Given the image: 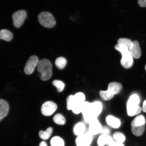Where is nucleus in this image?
I'll return each mask as SVG.
<instances>
[{
    "label": "nucleus",
    "mask_w": 146,
    "mask_h": 146,
    "mask_svg": "<svg viewBox=\"0 0 146 146\" xmlns=\"http://www.w3.org/2000/svg\"><path fill=\"white\" fill-rule=\"evenodd\" d=\"M103 109V105L101 102L96 101L90 103L85 102L82 107L81 113L84 120L89 123L94 120L98 119Z\"/></svg>",
    "instance_id": "nucleus-1"
},
{
    "label": "nucleus",
    "mask_w": 146,
    "mask_h": 146,
    "mask_svg": "<svg viewBox=\"0 0 146 146\" xmlns=\"http://www.w3.org/2000/svg\"><path fill=\"white\" fill-rule=\"evenodd\" d=\"M85 100V96L83 93L78 92L74 95H70L66 99L67 110H72L74 114H79L81 112Z\"/></svg>",
    "instance_id": "nucleus-2"
},
{
    "label": "nucleus",
    "mask_w": 146,
    "mask_h": 146,
    "mask_svg": "<svg viewBox=\"0 0 146 146\" xmlns=\"http://www.w3.org/2000/svg\"><path fill=\"white\" fill-rule=\"evenodd\" d=\"M52 64L48 60L43 59L39 61L37 65V69L41 74L40 78L42 81H47L52 77Z\"/></svg>",
    "instance_id": "nucleus-3"
},
{
    "label": "nucleus",
    "mask_w": 146,
    "mask_h": 146,
    "mask_svg": "<svg viewBox=\"0 0 146 146\" xmlns=\"http://www.w3.org/2000/svg\"><path fill=\"white\" fill-rule=\"evenodd\" d=\"M115 48L121 54L120 63L122 66L125 69L131 68L133 66L134 61L132 55L127 47L123 45L117 44L115 46Z\"/></svg>",
    "instance_id": "nucleus-4"
},
{
    "label": "nucleus",
    "mask_w": 146,
    "mask_h": 146,
    "mask_svg": "<svg viewBox=\"0 0 146 146\" xmlns=\"http://www.w3.org/2000/svg\"><path fill=\"white\" fill-rule=\"evenodd\" d=\"M140 102L139 97L138 95L133 94L129 97L127 103V111L129 116H133L140 113L142 108L139 105Z\"/></svg>",
    "instance_id": "nucleus-5"
},
{
    "label": "nucleus",
    "mask_w": 146,
    "mask_h": 146,
    "mask_svg": "<svg viewBox=\"0 0 146 146\" xmlns=\"http://www.w3.org/2000/svg\"><path fill=\"white\" fill-rule=\"evenodd\" d=\"M122 88L123 87L121 83L116 82H111L109 84L107 90L100 91V96L104 100H109L112 99L115 95L118 94Z\"/></svg>",
    "instance_id": "nucleus-6"
},
{
    "label": "nucleus",
    "mask_w": 146,
    "mask_h": 146,
    "mask_svg": "<svg viewBox=\"0 0 146 146\" xmlns=\"http://www.w3.org/2000/svg\"><path fill=\"white\" fill-rule=\"evenodd\" d=\"M145 119L143 115L137 116L131 123V131L133 134L136 136L142 135L145 130Z\"/></svg>",
    "instance_id": "nucleus-7"
},
{
    "label": "nucleus",
    "mask_w": 146,
    "mask_h": 146,
    "mask_svg": "<svg viewBox=\"0 0 146 146\" xmlns=\"http://www.w3.org/2000/svg\"><path fill=\"white\" fill-rule=\"evenodd\" d=\"M38 18L40 23L46 28H52L55 26V19L52 15L50 12H42L39 14Z\"/></svg>",
    "instance_id": "nucleus-8"
},
{
    "label": "nucleus",
    "mask_w": 146,
    "mask_h": 146,
    "mask_svg": "<svg viewBox=\"0 0 146 146\" xmlns=\"http://www.w3.org/2000/svg\"><path fill=\"white\" fill-rule=\"evenodd\" d=\"M27 12L24 10L17 11L12 15L13 24L16 28H18L23 25L27 17Z\"/></svg>",
    "instance_id": "nucleus-9"
},
{
    "label": "nucleus",
    "mask_w": 146,
    "mask_h": 146,
    "mask_svg": "<svg viewBox=\"0 0 146 146\" xmlns=\"http://www.w3.org/2000/svg\"><path fill=\"white\" fill-rule=\"evenodd\" d=\"M57 109V106L55 103L52 101H47L42 105L41 112L43 115L49 116L53 114Z\"/></svg>",
    "instance_id": "nucleus-10"
},
{
    "label": "nucleus",
    "mask_w": 146,
    "mask_h": 146,
    "mask_svg": "<svg viewBox=\"0 0 146 146\" xmlns=\"http://www.w3.org/2000/svg\"><path fill=\"white\" fill-rule=\"evenodd\" d=\"M93 140V137L89 133H85L77 136L75 140L76 146H90Z\"/></svg>",
    "instance_id": "nucleus-11"
},
{
    "label": "nucleus",
    "mask_w": 146,
    "mask_h": 146,
    "mask_svg": "<svg viewBox=\"0 0 146 146\" xmlns=\"http://www.w3.org/2000/svg\"><path fill=\"white\" fill-rule=\"evenodd\" d=\"M39 61V59L37 56L35 55L31 56L25 67L24 72L25 74L27 75L32 74Z\"/></svg>",
    "instance_id": "nucleus-12"
},
{
    "label": "nucleus",
    "mask_w": 146,
    "mask_h": 146,
    "mask_svg": "<svg viewBox=\"0 0 146 146\" xmlns=\"http://www.w3.org/2000/svg\"><path fill=\"white\" fill-rule=\"evenodd\" d=\"M102 127L101 124L96 119L89 123V133L92 136L96 135L101 133Z\"/></svg>",
    "instance_id": "nucleus-13"
},
{
    "label": "nucleus",
    "mask_w": 146,
    "mask_h": 146,
    "mask_svg": "<svg viewBox=\"0 0 146 146\" xmlns=\"http://www.w3.org/2000/svg\"><path fill=\"white\" fill-rule=\"evenodd\" d=\"M129 50L132 54L133 58L135 59H138L141 56V48H140L139 43L137 41H134L132 42Z\"/></svg>",
    "instance_id": "nucleus-14"
},
{
    "label": "nucleus",
    "mask_w": 146,
    "mask_h": 146,
    "mask_svg": "<svg viewBox=\"0 0 146 146\" xmlns=\"http://www.w3.org/2000/svg\"><path fill=\"white\" fill-rule=\"evenodd\" d=\"M114 141L113 137L110 135H101L98 137L97 142L98 146H109Z\"/></svg>",
    "instance_id": "nucleus-15"
},
{
    "label": "nucleus",
    "mask_w": 146,
    "mask_h": 146,
    "mask_svg": "<svg viewBox=\"0 0 146 146\" xmlns=\"http://www.w3.org/2000/svg\"><path fill=\"white\" fill-rule=\"evenodd\" d=\"M9 110L8 103L5 100L0 99V121L8 115Z\"/></svg>",
    "instance_id": "nucleus-16"
},
{
    "label": "nucleus",
    "mask_w": 146,
    "mask_h": 146,
    "mask_svg": "<svg viewBox=\"0 0 146 146\" xmlns=\"http://www.w3.org/2000/svg\"><path fill=\"white\" fill-rule=\"evenodd\" d=\"M106 120L108 125L112 128L118 129L121 125V121L120 119L111 115L108 116Z\"/></svg>",
    "instance_id": "nucleus-17"
},
{
    "label": "nucleus",
    "mask_w": 146,
    "mask_h": 146,
    "mask_svg": "<svg viewBox=\"0 0 146 146\" xmlns=\"http://www.w3.org/2000/svg\"><path fill=\"white\" fill-rule=\"evenodd\" d=\"M86 129L85 124L82 122H79L74 126L73 132L76 136H78L84 134Z\"/></svg>",
    "instance_id": "nucleus-18"
},
{
    "label": "nucleus",
    "mask_w": 146,
    "mask_h": 146,
    "mask_svg": "<svg viewBox=\"0 0 146 146\" xmlns=\"http://www.w3.org/2000/svg\"><path fill=\"white\" fill-rule=\"evenodd\" d=\"M13 38V34L10 31L3 29L0 30V39L9 42Z\"/></svg>",
    "instance_id": "nucleus-19"
},
{
    "label": "nucleus",
    "mask_w": 146,
    "mask_h": 146,
    "mask_svg": "<svg viewBox=\"0 0 146 146\" xmlns=\"http://www.w3.org/2000/svg\"><path fill=\"white\" fill-rule=\"evenodd\" d=\"M50 145L51 146H65V143L63 138L56 136L51 139Z\"/></svg>",
    "instance_id": "nucleus-20"
},
{
    "label": "nucleus",
    "mask_w": 146,
    "mask_h": 146,
    "mask_svg": "<svg viewBox=\"0 0 146 146\" xmlns=\"http://www.w3.org/2000/svg\"><path fill=\"white\" fill-rule=\"evenodd\" d=\"M53 132V129L52 127H49L46 131H39V134L40 138L44 140L48 139L50 137Z\"/></svg>",
    "instance_id": "nucleus-21"
},
{
    "label": "nucleus",
    "mask_w": 146,
    "mask_h": 146,
    "mask_svg": "<svg viewBox=\"0 0 146 146\" xmlns=\"http://www.w3.org/2000/svg\"><path fill=\"white\" fill-rule=\"evenodd\" d=\"M67 63L66 59L63 57H59L57 58L55 62L56 67L61 70L65 68Z\"/></svg>",
    "instance_id": "nucleus-22"
},
{
    "label": "nucleus",
    "mask_w": 146,
    "mask_h": 146,
    "mask_svg": "<svg viewBox=\"0 0 146 146\" xmlns=\"http://www.w3.org/2000/svg\"><path fill=\"white\" fill-rule=\"evenodd\" d=\"M53 121L54 123L59 125H64L66 123L65 118L62 115L57 114L53 117Z\"/></svg>",
    "instance_id": "nucleus-23"
},
{
    "label": "nucleus",
    "mask_w": 146,
    "mask_h": 146,
    "mask_svg": "<svg viewBox=\"0 0 146 146\" xmlns=\"http://www.w3.org/2000/svg\"><path fill=\"white\" fill-rule=\"evenodd\" d=\"M113 138L115 141L123 143L125 140V137L123 133L119 132H116L113 134Z\"/></svg>",
    "instance_id": "nucleus-24"
},
{
    "label": "nucleus",
    "mask_w": 146,
    "mask_h": 146,
    "mask_svg": "<svg viewBox=\"0 0 146 146\" xmlns=\"http://www.w3.org/2000/svg\"><path fill=\"white\" fill-rule=\"evenodd\" d=\"M52 84L57 88V91L59 92L62 91L64 88L65 84L62 81L59 80H54L52 82Z\"/></svg>",
    "instance_id": "nucleus-25"
},
{
    "label": "nucleus",
    "mask_w": 146,
    "mask_h": 146,
    "mask_svg": "<svg viewBox=\"0 0 146 146\" xmlns=\"http://www.w3.org/2000/svg\"><path fill=\"white\" fill-rule=\"evenodd\" d=\"M118 44L123 45L127 47L129 49L132 44V42L131 40L125 38H121L118 39Z\"/></svg>",
    "instance_id": "nucleus-26"
},
{
    "label": "nucleus",
    "mask_w": 146,
    "mask_h": 146,
    "mask_svg": "<svg viewBox=\"0 0 146 146\" xmlns=\"http://www.w3.org/2000/svg\"><path fill=\"white\" fill-rule=\"evenodd\" d=\"M111 131L109 128L106 127H102V129L100 134L101 135H109Z\"/></svg>",
    "instance_id": "nucleus-27"
},
{
    "label": "nucleus",
    "mask_w": 146,
    "mask_h": 146,
    "mask_svg": "<svg viewBox=\"0 0 146 146\" xmlns=\"http://www.w3.org/2000/svg\"><path fill=\"white\" fill-rule=\"evenodd\" d=\"M138 3L140 7H146V0H138Z\"/></svg>",
    "instance_id": "nucleus-28"
},
{
    "label": "nucleus",
    "mask_w": 146,
    "mask_h": 146,
    "mask_svg": "<svg viewBox=\"0 0 146 146\" xmlns=\"http://www.w3.org/2000/svg\"><path fill=\"white\" fill-rule=\"evenodd\" d=\"M109 146H125L123 143L114 141Z\"/></svg>",
    "instance_id": "nucleus-29"
},
{
    "label": "nucleus",
    "mask_w": 146,
    "mask_h": 146,
    "mask_svg": "<svg viewBox=\"0 0 146 146\" xmlns=\"http://www.w3.org/2000/svg\"><path fill=\"white\" fill-rule=\"evenodd\" d=\"M142 110L143 112L146 113V100L143 102Z\"/></svg>",
    "instance_id": "nucleus-30"
},
{
    "label": "nucleus",
    "mask_w": 146,
    "mask_h": 146,
    "mask_svg": "<svg viewBox=\"0 0 146 146\" xmlns=\"http://www.w3.org/2000/svg\"><path fill=\"white\" fill-rule=\"evenodd\" d=\"M39 146H47V144L45 141H41L40 143Z\"/></svg>",
    "instance_id": "nucleus-31"
},
{
    "label": "nucleus",
    "mask_w": 146,
    "mask_h": 146,
    "mask_svg": "<svg viewBox=\"0 0 146 146\" xmlns=\"http://www.w3.org/2000/svg\"><path fill=\"white\" fill-rule=\"evenodd\" d=\"M145 70H146V65L145 66Z\"/></svg>",
    "instance_id": "nucleus-32"
}]
</instances>
